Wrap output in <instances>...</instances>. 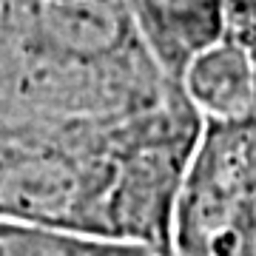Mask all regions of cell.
Segmentation results:
<instances>
[{
  "label": "cell",
  "mask_w": 256,
  "mask_h": 256,
  "mask_svg": "<svg viewBox=\"0 0 256 256\" xmlns=\"http://www.w3.org/2000/svg\"><path fill=\"white\" fill-rule=\"evenodd\" d=\"M154 66L180 82L196 54L228 34V0H122Z\"/></svg>",
  "instance_id": "obj_4"
},
{
  "label": "cell",
  "mask_w": 256,
  "mask_h": 256,
  "mask_svg": "<svg viewBox=\"0 0 256 256\" xmlns=\"http://www.w3.org/2000/svg\"><path fill=\"white\" fill-rule=\"evenodd\" d=\"M131 117L57 122L0 111V216L120 239Z\"/></svg>",
  "instance_id": "obj_2"
},
{
  "label": "cell",
  "mask_w": 256,
  "mask_h": 256,
  "mask_svg": "<svg viewBox=\"0 0 256 256\" xmlns=\"http://www.w3.org/2000/svg\"><path fill=\"white\" fill-rule=\"evenodd\" d=\"M168 256H256V114L202 126L171 214Z\"/></svg>",
  "instance_id": "obj_3"
},
{
  "label": "cell",
  "mask_w": 256,
  "mask_h": 256,
  "mask_svg": "<svg viewBox=\"0 0 256 256\" xmlns=\"http://www.w3.org/2000/svg\"><path fill=\"white\" fill-rule=\"evenodd\" d=\"M185 97L205 122L242 120L256 114V54L225 34L191 60L180 77Z\"/></svg>",
  "instance_id": "obj_5"
},
{
  "label": "cell",
  "mask_w": 256,
  "mask_h": 256,
  "mask_svg": "<svg viewBox=\"0 0 256 256\" xmlns=\"http://www.w3.org/2000/svg\"><path fill=\"white\" fill-rule=\"evenodd\" d=\"M180 82L146 54L122 0H0V111L106 122Z\"/></svg>",
  "instance_id": "obj_1"
},
{
  "label": "cell",
  "mask_w": 256,
  "mask_h": 256,
  "mask_svg": "<svg viewBox=\"0 0 256 256\" xmlns=\"http://www.w3.org/2000/svg\"><path fill=\"white\" fill-rule=\"evenodd\" d=\"M0 256H165L140 242L0 216Z\"/></svg>",
  "instance_id": "obj_6"
}]
</instances>
